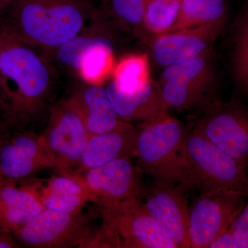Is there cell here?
Wrapping results in <instances>:
<instances>
[{
	"instance_id": "obj_1",
	"label": "cell",
	"mask_w": 248,
	"mask_h": 248,
	"mask_svg": "<svg viewBox=\"0 0 248 248\" xmlns=\"http://www.w3.org/2000/svg\"><path fill=\"white\" fill-rule=\"evenodd\" d=\"M51 63L0 26V110L10 125L26 128L45 110L53 86Z\"/></svg>"
},
{
	"instance_id": "obj_2",
	"label": "cell",
	"mask_w": 248,
	"mask_h": 248,
	"mask_svg": "<svg viewBox=\"0 0 248 248\" xmlns=\"http://www.w3.org/2000/svg\"><path fill=\"white\" fill-rule=\"evenodd\" d=\"M98 6L95 0H11L0 14V26L49 60L84 29Z\"/></svg>"
},
{
	"instance_id": "obj_3",
	"label": "cell",
	"mask_w": 248,
	"mask_h": 248,
	"mask_svg": "<svg viewBox=\"0 0 248 248\" xmlns=\"http://www.w3.org/2000/svg\"><path fill=\"white\" fill-rule=\"evenodd\" d=\"M186 133L181 122L169 112L144 122L138 130L136 157L143 170L153 177L155 185H182L186 190Z\"/></svg>"
},
{
	"instance_id": "obj_4",
	"label": "cell",
	"mask_w": 248,
	"mask_h": 248,
	"mask_svg": "<svg viewBox=\"0 0 248 248\" xmlns=\"http://www.w3.org/2000/svg\"><path fill=\"white\" fill-rule=\"evenodd\" d=\"M184 155L188 172L186 189L201 192L234 190L247 192L246 168L193 128L186 133Z\"/></svg>"
},
{
	"instance_id": "obj_5",
	"label": "cell",
	"mask_w": 248,
	"mask_h": 248,
	"mask_svg": "<svg viewBox=\"0 0 248 248\" xmlns=\"http://www.w3.org/2000/svg\"><path fill=\"white\" fill-rule=\"evenodd\" d=\"M200 106L194 128L247 168L248 106L235 98L228 102L207 100Z\"/></svg>"
},
{
	"instance_id": "obj_6",
	"label": "cell",
	"mask_w": 248,
	"mask_h": 248,
	"mask_svg": "<svg viewBox=\"0 0 248 248\" xmlns=\"http://www.w3.org/2000/svg\"><path fill=\"white\" fill-rule=\"evenodd\" d=\"M93 213H65L45 210L16 228L13 234L31 248H90L94 232L89 224Z\"/></svg>"
},
{
	"instance_id": "obj_7",
	"label": "cell",
	"mask_w": 248,
	"mask_h": 248,
	"mask_svg": "<svg viewBox=\"0 0 248 248\" xmlns=\"http://www.w3.org/2000/svg\"><path fill=\"white\" fill-rule=\"evenodd\" d=\"M104 226L115 239L117 248H176L175 244L140 199L101 207Z\"/></svg>"
},
{
	"instance_id": "obj_8",
	"label": "cell",
	"mask_w": 248,
	"mask_h": 248,
	"mask_svg": "<svg viewBox=\"0 0 248 248\" xmlns=\"http://www.w3.org/2000/svg\"><path fill=\"white\" fill-rule=\"evenodd\" d=\"M90 134L82 117L69 98L50 108L48 124L40 141L57 170H76Z\"/></svg>"
},
{
	"instance_id": "obj_9",
	"label": "cell",
	"mask_w": 248,
	"mask_h": 248,
	"mask_svg": "<svg viewBox=\"0 0 248 248\" xmlns=\"http://www.w3.org/2000/svg\"><path fill=\"white\" fill-rule=\"evenodd\" d=\"M247 197L239 190L202 192L190 210L189 248H210L242 211Z\"/></svg>"
},
{
	"instance_id": "obj_10",
	"label": "cell",
	"mask_w": 248,
	"mask_h": 248,
	"mask_svg": "<svg viewBox=\"0 0 248 248\" xmlns=\"http://www.w3.org/2000/svg\"><path fill=\"white\" fill-rule=\"evenodd\" d=\"M211 50L164 68L159 86L168 109L184 110L206 102L214 81Z\"/></svg>"
},
{
	"instance_id": "obj_11",
	"label": "cell",
	"mask_w": 248,
	"mask_h": 248,
	"mask_svg": "<svg viewBox=\"0 0 248 248\" xmlns=\"http://www.w3.org/2000/svg\"><path fill=\"white\" fill-rule=\"evenodd\" d=\"M79 174L91 202L100 208L131 199L142 200L146 193L130 159H115Z\"/></svg>"
},
{
	"instance_id": "obj_12",
	"label": "cell",
	"mask_w": 248,
	"mask_h": 248,
	"mask_svg": "<svg viewBox=\"0 0 248 248\" xmlns=\"http://www.w3.org/2000/svg\"><path fill=\"white\" fill-rule=\"evenodd\" d=\"M56 169L44 148L40 135L22 127L9 125L0 135V176L21 180L37 171Z\"/></svg>"
},
{
	"instance_id": "obj_13",
	"label": "cell",
	"mask_w": 248,
	"mask_h": 248,
	"mask_svg": "<svg viewBox=\"0 0 248 248\" xmlns=\"http://www.w3.org/2000/svg\"><path fill=\"white\" fill-rule=\"evenodd\" d=\"M182 185L158 186L146 190L145 205L177 248H189L190 210Z\"/></svg>"
},
{
	"instance_id": "obj_14",
	"label": "cell",
	"mask_w": 248,
	"mask_h": 248,
	"mask_svg": "<svg viewBox=\"0 0 248 248\" xmlns=\"http://www.w3.org/2000/svg\"><path fill=\"white\" fill-rule=\"evenodd\" d=\"M223 28V23L204 24L155 36L151 46L153 58L166 68L195 58L212 49Z\"/></svg>"
},
{
	"instance_id": "obj_15",
	"label": "cell",
	"mask_w": 248,
	"mask_h": 248,
	"mask_svg": "<svg viewBox=\"0 0 248 248\" xmlns=\"http://www.w3.org/2000/svg\"><path fill=\"white\" fill-rule=\"evenodd\" d=\"M46 179H22L46 210L60 213L81 211L91 197L81 175L74 170H57Z\"/></svg>"
},
{
	"instance_id": "obj_16",
	"label": "cell",
	"mask_w": 248,
	"mask_h": 248,
	"mask_svg": "<svg viewBox=\"0 0 248 248\" xmlns=\"http://www.w3.org/2000/svg\"><path fill=\"white\" fill-rule=\"evenodd\" d=\"M137 138L138 129L125 121L110 131L90 135L75 171L81 173L115 159L136 156Z\"/></svg>"
},
{
	"instance_id": "obj_17",
	"label": "cell",
	"mask_w": 248,
	"mask_h": 248,
	"mask_svg": "<svg viewBox=\"0 0 248 248\" xmlns=\"http://www.w3.org/2000/svg\"><path fill=\"white\" fill-rule=\"evenodd\" d=\"M70 99L79 110L91 135L110 131L124 122L117 115L107 88L99 84L80 85Z\"/></svg>"
},
{
	"instance_id": "obj_18",
	"label": "cell",
	"mask_w": 248,
	"mask_h": 248,
	"mask_svg": "<svg viewBox=\"0 0 248 248\" xmlns=\"http://www.w3.org/2000/svg\"><path fill=\"white\" fill-rule=\"evenodd\" d=\"M116 112L127 122L155 120L167 113L159 84L151 80L142 89L133 93H124L117 89L112 80L106 86Z\"/></svg>"
},
{
	"instance_id": "obj_19",
	"label": "cell",
	"mask_w": 248,
	"mask_h": 248,
	"mask_svg": "<svg viewBox=\"0 0 248 248\" xmlns=\"http://www.w3.org/2000/svg\"><path fill=\"white\" fill-rule=\"evenodd\" d=\"M45 208L22 180L0 182V228L12 232Z\"/></svg>"
},
{
	"instance_id": "obj_20",
	"label": "cell",
	"mask_w": 248,
	"mask_h": 248,
	"mask_svg": "<svg viewBox=\"0 0 248 248\" xmlns=\"http://www.w3.org/2000/svg\"><path fill=\"white\" fill-rule=\"evenodd\" d=\"M114 42L115 34L94 16L76 37L54 50L49 60L78 74L81 60L88 52L99 46L114 47Z\"/></svg>"
},
{
	"instance_id": "obj_21",
	"label": "cell",
	"mask_w": 248,
	"mask_h": 248,
	"mask_svg": "<svg viewBox=\"0 0 248 248\" xmlns=\"http://www.w3.org/2000/svg\"><path fill=\"white\" fill-rule=\"evenodd\" d=\"M146 0H107L98 6L95 17L115 34L124 31L139 37H144Z\"/></svg>"
},
{
	"instance_id": "obj_22",
	"label": "cell",
	"mask_w": 248,
	"mask_h": 248,
	"mask_svg": "<svg viewBox=\"0 0 248 248\" xmlns=\"http://www.w3.org/2000/svg\"><path fill=\"white\" fill-rule=\"evenodd\" d=\"M226 10V0H182L177 20L169 32L204 24H224Z\"/></svg>"
},
{
	"instance_id": "obj_23",
	"label": "cell",
	"mask_w": 248,
	"mask_h": 248,
	"mask_svg": "<svg viewBox=\"0 0 248 248\" xmlns=\"http://www.w3.org/2000/svg\"><path fill=\"white\" fill-rule=\"evenodd\" d=\"M112 82L120 92L133 93L150 81V67L146 54H132L121 59L112 68Z\"/></svg>"
},
{
	"instance_id": "obj_24",
	"label": "cell",
	"mask_w": 248,
	"mask_h": 248,
	"mask_svg": "<svg viewBox=\"0 0 248 248\" xmlns=\"http://www.w3.org/2000/svg\"><path fill=\"white\" fill-rule=\"evenodd\" d=\"M232 68L236 83L248 93V0L236 22Z\"/></svg>"
},
{
	"instance_id": "obj_25",
	"label": "cell",
	"mask_w": 248,
	"mask_h": 248,
	"mask_svg": "<svg viewBox=\"0 0 248 248\" xmlns=\"http://www.w3.org/2000/svg\"><path fill=\"white\" fill-rule=\"evenodd\" d=\"M182 0H146L144 25L146 32L157 36L166 33L174 25Z\"/></svg>"
},
{
	"instance_id": "obj_26",
	"label": "cell",
	"mask_w": 248,
	"mask_h": 248,
	"mask_svg": "<svg viewBox=\"0 0 248 248\" xmlns=\"http://www.w3.org/2000/svg\"><path fill=\"white\" fill-rule=\"evenodd\" d=\"M114 47L99 46L82 58L78 75L85 82L99 84L113 68Z\"/></svg>"
},
{
	"instance_id": "obj_27",
	"label": "cell",
	"mask_w": 248,
	"mask_h": 248,
	"mask_svg": "<svg viewBox=\"0 0 248 248\" xmlns=\"http://www.w3.org/2000/svg\"><path fill=\"white\" fill-rule=\"evenodd\" d=\"M247 194L248 197V190ZM209 248H248V202L228 229Z\"/></svg>"
},
{
	"instance_id": "obj_28",
	"label": "cell",
	"mask_w": 248,
	"mask_h": 248,
	"mask_svg": "<svg viewBox=\"0 0 248 248\" xmlns=\"http://www.w3.org/2000/svg\"><path fill=\"white\" fill-rule=\"evenodd\" d=\"M18 248L14 241L13 233L0 228V248Z\"/></svg>"
},
{
	"instance_id": "obj_29",
	"label": "cell",
	"mask_w": 248,
	"mask_h": 248,
	"mask_svg": "<svg viewBox=\"0 0 248 248\" xmlns=\"http://www.w3.org/2000/svg\"><path fill=\"white\" fill-rule=\"evenodd\" d=\"M10 124L8 123L6 118H5L2 112L0 110V135L8 128Z\"/></svg>"
},
{
	"instance_id": "obj_30",
	"label": "cell",
	"mask_w": 248,
	"mask_h": 248,
	"mask_svg": "<svg viewBox=\"0 0 248 248\" xmlns=\"http://www.w3.org/2000/svg\"><path fill=\"white\" fill-rule=\"evenodd\" d=\"M10 1H11V0H0V14L9 4Z\"/></svg>"
},
{
	"instance_id": "obj_31",
	"label": "cell",
	"mask_w": 248,
	"mask_h": 248,
	"mask_svg": "<svg viewBox=\"0 0 248 248\" xmlns=\"http://www.w3.org/2000/svg\"><path fill=\"white\" fill-rule=\"evenodd\" d=\"M98 3V4H104V2L107 1V0H95Z\"/></svg>"
},
{
	"instance_id": "obj_32",
	"label": "cell",
	"mask_w": 248,
	"mask_h": 248,
	"mask_svg": "<svg viewBox=\"0 0 248 248\" xmlns=\"http://www.w3.org/2000/svg\"><path fill=\"white\" fill-rule=\"evenodd\" d=\"M4 178H3V177H1V176H0V182H1V180H2V179H4Z\"/></svg>"
},
{
	"instance_id": "obj_33",
	"label": "cell",
	"mask_w": 248,
	"mask_h": 248,
	"mask_svg": "<svg viewBox=\"0 0 248 248\" xmlns=\"http://www.w3.org/2000/svg\"><path fill=\"white\" fill-rule=\"evenodd\" d=\"M248 190H247V191H248Z\"/></svg>"
}]
</instances>
